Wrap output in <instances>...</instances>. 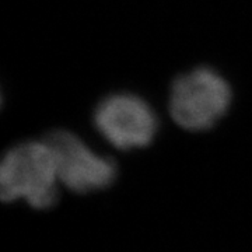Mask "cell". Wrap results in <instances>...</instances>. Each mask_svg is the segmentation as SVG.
I'll use <instances>...</instances> for the list:
<instances>
[{
    "instance_id": "cell-1",
    "label": "cell",
    "mask_w": 252,
    "mask_h": 252,
    "mask_svg": "<svg viewBox=\"0 0 252 252\" xmlns=\"http://www.w3.org/2000/svg\"><path fill=\"white\" fill-rule=\"evenodd\" d=\"M58 170L51 147L42 142H23L4 154L0 165L3 202L24 199L34 209L54 206L58 199Z\"/></svg>"
},
{
    "instance_id": "cell-2",
    "label": "cell",
    "mask_w": 252,
    "mask_h": 252,
    "mask_svg": "<svg viewBox=\"0 0 252 252\" xmlns=\"http://www.w3.org/2000/svg\"><path fill=\"white\" fill-rule=\"evenodd\" d=\"M231 99L228 81L215 69L200 66L172 81L168 107L177 125L200 132L213 127L224 117Z\"/></svg>"
},
{
    "instance_id": "cell-3",
    "label": "cell",
    "mask_w": 252,
    "mask_h": 252,
    "mask_svg": "<svg viewBox=\"0 0 252 252\" xmlns=\"http://www.w3.org/2000/svg\"><path fill=\"white\" fill-rule=\"evenodd\" d=\"M94 125L119 150L146 147L158 129L156 112L146 99L130 93L111 94L94 111Z\"/></svg>"
},
{
    "instance_id": "cell-4",
    "label": "cell",
    "mask_w": 252,
    "mask_h": 252,
    "mask_svg": "<svg viewBox=\"0 0 252 252\" xmlns=\"http://www.w3.org/2000/svg\"><path fill=\"white\" fill-rule=\"evenodd\" d=\"M54 153L58 178L64 188L89 193L108 188L117 178V165L109 157L95 154L69 130H54L44 137Z\"/></svg>"
}]
</instances>
